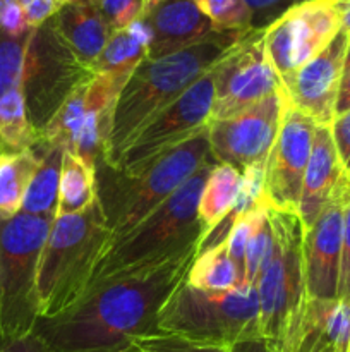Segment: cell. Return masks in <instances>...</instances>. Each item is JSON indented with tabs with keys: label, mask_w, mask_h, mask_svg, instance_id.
I'll use <instances>...</instances> for the list:
<instances>
[{
	"label": "cell",
	"mask_w": 350,
	"mask_h": 352,
	"mask_svg": "<svg viewBox=\"0 0 350 352\" xmlns=\"http://www.w3.org/2000/svg\"><path fill=\"white\" fill-rule=\"evenodd\" d=\"M54 220L0 217V349L30 336L40 320L38 267Z\"/></svg>",
	"instance_id": "8992f818"
},
{
	"label": "cell",
	"mask_w": 350,
	"mask_h": 352,
	"mask_svg": "<svg viewBox=\"0 0 350 352\" xmlns=\"http://www.w3.org/2000/svg\"><path fill=\"white\" fill-rule=\"evenodd\" d=\"M69 2H98V0H64V3Z\"/></svg>",
	"instance_id": "f6af8a7d"
},
{
	"label": "cell",
	"mask_w": 350,
	"mask_h": 352,
	"mask_svg": "<svg viewBox=\"0 0 350 352\" xmlns=\"http://www.w3.org/2000/svg\"><path fill=\"white\" fill-rule=\"evenodd\" d=\"M275 248V232L271 226L270 213H264L261 222L254 229L249 243H247L246 254H244V284H250L256 287L261 274L266 268Z\"/></svg>",
	"instance_id": "f1b7e54d"
},
{
	"label": "cell",
	"mask_w": 350,
	"mask_h": 352,
	"mask_svg": "<svg viewBox=\"0 0 350 352\" xmlns=\"http://www.w3.org/2000/svg\"><path fill=\"white\" fill-rule=\"evenodd\" d=\"M215 103L211 120L246 112L283 88L264 45V30H249L213 67Z\"/></svg>",
	"instance_id": "30bf717a"
},
{
	"label": "cell",
	"mask_w": 350,
	"mask_h": 352,
	"mask_svg": "<svg viewBox=\"0 0 350 352\" xmlns=\"http://www.w3.org/2000/svg\"><path fill=\"white\" fill-rule=\"evenodd\" d=\"M124 352H141V351L137 349L136 346H132V347H130V349H127V351H124Z\"/></svg>",
	"instance_id": "bcb514c9"
},
{
	"label": "cell",
	"mask_w": 350,
	"mask_h": 352,
	"mask_svg": "<svg viewBox=\"0 0 350 352\" xmlns=\"http://www.w3.org/2000/svg\"><path fill=\"white\" fill-rule=\"evenodd\" d=\"M349 177H343L338 188L316 222L304 230V277L307 299H338L340 256L343 236V196Z\"/></svg>",
	"instance_id": "9a60e30c"
},
{
	"label": "cell",
	"mask_w": 350,
	"mask_h": 352,
	"mask_svg": "<svg viewBox=\"0 0 350 352\" xmlns=\"http://www.w3.org/2000/svg\"><path fill=\"white\" fill-rule=\"evenodd\" d=\"M350 110V74L343 76L342 82H340L338 96H336L335 105V117L342 116V113Z\"/></svg>",
	"instance_id": "ab89813d"
},
{
	"label": "cell",
	"mask_w": 350,
	"mask_h": 352,
	"mask_svg": "<svg viewBox=\"0 0 350 352\" xmlns=\"http://www.w3.org/2000/svg\"><path fill=\"white\" fill-rule=\"evenodd\" d=\"M331 136L345 172L350 170V110L336 116L331 122Z\"/></svg>",
	"instance_id": "d590c367"
},
{
	"label": "cell",
	"mask_w": 350,
	"mask_h": 352,
	"mask_svg": "<svg viewBox=\"0 0 350 352\" xmlns=\"http://www.w3.org/2000/svg\"><path fill=\"white\" fill-rule=\"evenodd\" d=\"M185 282L199 291L211 292H223L237 287L240 284L239 270L230 258L226 241L196 254Z\"/></svg>",
	"instance_id": "4316f807"
},
{
	"label": "cell",
	"mask_w": 350,
	"mask_h": 352,
	"mask_svg": "<svg viewBox=\"0 0 350 352\" xmlns=\"http://www.w3.org/2000/svg\"><path fill=\"white\" fill-rule=\"evenodd\" d=\"M134 346L141 352H229V347L192 342L165 332L139 337L134 340Z\"/></svg>",
	"instance_id": "4dcf8cb0"
},
{
	"label": "cell",
	"mask_w": 350,
	"mask_h": 352,
	"mask_svg": "<svg viewBox=\"0 0 350 352\" xmlns=\"http://www.w3.org/2000/svg\"><path fill=\"white\" fill-rule=\"evenodd\" d=\"M247 31H215L180 52L160 58H144L117 98L112 131L102 162L115 167L134 136L211 71Z\"/></svg>",
	"instance_id": "7a4b0ae2"
},
{
	"label": "cell",
	"mask_w": 350,
	"mask_h": 352,
	"mask_svg": "<svg viewBox=\"0 0 350 352\" xmlns=\"http://www.w3.org/2000/svg\"><path fill=\"white\" fill-rule=\"evenodd\" d=\"M98 199L96 170L78 155L64 151L58 186L57 217L74 215L88 210Z\"/></svg>",
	"instance_id": "d4e9b609"
},
{
	"label": "cell",
	"mask_w": 350,
	"mask_h": 352,
	"mask_svg": "<svg viewBox=\"0 0 350 352\" xmlns=\"http://www.w3.org/2000/svg\"><path fill=\"white\" fill-rule=\"evenodd\" d=\"M229 352H283L280 346L273 340L263 336L244 339L229 347Z\"/></svg>",
	"instance_id": "74e56055"
},
{
	"label": "cell",
	"mask_w": 350,
	"mask_h": 352,
	"mask_svg": "<svg viewBox=\"0 0 350 352\" xmlns=\"http://www.w3.org/2000/svg\"><path fill=\"white\" fill-rule=\"evenodd\" d=\"M215 158L209 148L208 126L199 133L130 172H119L98 162V199L112 230V243L129 234L165 199L182 188L199 167ZM110 243V244H112Z\"/></svg>",
	"instance_id": "3957f363"
},
{
	"label": "cell",
	"mask_w": 350,
	"mask_h": 352,
	"mask_svg": "<svg viewBox=\"0 0 350 352\" xmlns=\"http://www.w3.org/2000/svg\"><path fill=\"white\" fill-rule=\"evenodd\" d=\"M349 36V33L340 30L316 57L283 82L290 105L311 117L318 126H331L335 119Z\"/></svg>",
	"instance_id": "2e32d148"
},
{
	"label": "cell",
	"mask_w": 350,
	"mask_h": 352,
	"mask_svg": "<svg viewBox=\"0 0 350 352\" xmlns=\"http://www.w3.org/2000/svg\"><path fill=\"white\" fill-rule=\"evenodd\" d=\"M218 164L209 158L196 174L129 234L113 241L93 272L89 287L117 275L136 274L199 248L205 227L198 217L199 196L209 172Z\"/></svg>",
	"instance_id": "277c9868"
},
{
	"label": "cell",
	"mask_w": 350,
	"mask_h": 352,
	"mask_svg": "<svg viewBox=\"0 0 350 352\" xmlns=\"http://www.w3.org/2000/svg\"><path fill=\"white\" fill-rule=\"evenodd\" d=\"M345 175L347 172L340 162L333 141L331 127L316 126L311 157L305 168L301 201H299V219L304 230H307L316 222Z\"/></svg>",
	"instance_id": "d6986e66"
},
{
	"label": "cell",
	"mask_w": 350,
	"mask_h": 352,
	"mask_svg": "<svg viewBox=\"0 0 350 352\" xmlns=\"http://www.w3.org/2000/svg\"><path fill=\"white\" fill-rule=\"evenodd\" d=\"M160 2H163V0H143L144 12H146V10H150L151 7H154V6H156V3H160Z\"/></svg>",
	"instance_id": "7bdbcfd3"
},
{
	"label": "cell",
	"mask_w": 350,
	"mask_h": 352,
	"mask_svg": "<svg viewBox=\"0 0 350 352\" xmlns=\"http://www.w3.org/2000/svg\"><path fill=\"white\" fill-rule=\"evenodd\" d=\"M342 30L336 0H305L264 30V45L281 82L319 54Z\"/></svg>",
	"instance_id": "8fae6325"
},
{
	"label": "cell",
	"mask_w": 350,
	"mask_h": 352,
	"mask_svg": "<svg viewBox=\"0 0 350 352\" xmlns=\"http://www.w3.org/2000/svg\"><path fill=\"white\" fill-rule=\"evenodd\" d=\"M40 165L36 146L21 151H0V217L9 219L21 212L24 195Z\"/></svg>",
	"instance_id": "603a6c76"
},
{
	"label": "cell",
	"mask_w": 350,
	"mask_h": 352,
	"mask_svg": "<svg viewBox=\"0 0 350 352\" xmlns=\"http://www.w3.org/2000/svg\"><path fill=\"white\" fill-rule=\"evenodd\" d=\"M57 2H58V3H64V0H57Z\"/></svg>",
	"instance_id": "c3c4849f"
},
{
	"label": "cell",
	"mask_w": 350,
	"mask_h": 352,
	"mask_svg": "<svg viewBox=\"0 0 350 352\" xmlns=\"http://www.w3.org/2000/svg\"><path fill=\"white\" fill-rule=\"evenodd\" d=\"M0 352H47L43 340L38 337V333L31 332L30 336L23 337V339L16 340V342L9 344V346L2 347Z\"/></svg>",
	"instance_id": "f35d334b"
},
{
	"label": "cell",
	"mask_w": 350,
	"mask_h": 352,
	"mask_svg": "<svg viewBox=\"0 0 350 352\" xmlns=\"http://www.w3.org/2000/svg\"><path fill=\"white\" fill-rule=\"evenodd\" d=\"M19 6L26 17L27 26L36 30L57 14L62 3H58L57 0H19Z\"/></svg>",
	"instance_id": "e575fe53"
},
{
	"label": "cell",
	"mask_w": 350,
	"mask_h": 352,
	"mask_svg": "<svg viewBox=\"0 0 350 352\" xmlns=\"http://www.w3.org/2000/svg\"><path fill=\"white\" fill-rule=\"evenodd\" d=\"M215 103V76L213 69L191 86L177 102L158 113L146 124L117 162L115 170L130 172L161 151L182 143L206 127L211 120Z\"/></svg>",
	"instance_id": "7c38bea8"
},
{
	"label": "cell",
	"mask_w": 350,
	"mask_h": 352,
	"mask_svg": "<svg viewBox=\"0 0 350 352\" xmlns=\"http://www.w3.org/2000/svg\"><path fill=\"white\" fill-rule=\"evenodd\" d=\"M34 146L40 150V165L31 179L27 191L24 195L21 212L27 215L43 217V219H57L58 206V186H60L62 160L64 150L54 144H48L38 138Z\"/></svg>",
	"instance_id": "7402d4cb"
},
{
	"label": "cell",
	"mask_w": 350,
	"mask_h": 352,
	"mask_svg": "<svg viewBox=\"0 0 350 352\" xmlns=\"http://www.w3.org/2000/svg\"><path fill=\"white\" fill-rule=\"evenodd\" d=\"M12 2H17V0H0V12H2L7 6H10Z\"/></svg>",
	"instance_id": "ee69618b"
},
{
	"label": "cell",
	"mask_w": 350,
	"mask_h": 352,
	"mask_svg": "<svg viewBox=\"0 0 350 352\" xmlns=\"http://www.w3.org/2000/svg\"><path fill=\"white\" fill-rule=\"evenodd\" d=\"M156 325L160 332L220 347L257 337L261 332L256 287L239 284L230 291L211 292L182 282L158 313Z\"/></svg>",
	"instance_id": "52a82bcc"
},
{
	"label": "cell",
	"mask_w": 350,
	"mask_h": 352,
	"mask_svg": "<svg viewBox=\"0 0 350 352\" xmlns=\"http://www.w3.org/2000/svg\"><path fill=\"white\" fill-rule=\"evenodd\" d=\"M305 0H246L253 16V30H266L283 12Z\"/></svg>",
	"instance_id": "836d02e7"
},
{
	"label": "cell",
	"mask_w": 350,
	"mask_h": 352,
	"mask_svg": "<svg viewBox=\"0 0 350 352\" xmlns=\"http://www.w3.org/2000/svg\"><path fill=\"white\" fill-rule=\"evenodd\" d=\"M31 31L24 36H9L0 31V98L23 89L24 58Z\"/></svg>",
	"instance_id": "83f0119b"
},
{
	"label": "cell",
	"mask_w": 350,
	"mask_h": 352,
	"mask_svg": "<svg viewBox=\"0 0 350 352\" xmlns=\"http://www.w3.org/2000/svg\"><path fill=\"white\" fill-rule=\"evenodd\" d=\"M347 74H350V36H349V43H347L345 60H343V76Z\"/></svg>",
	"instance_id": "b9f144b4"
},
{
	"label": "cell",
	"mask_w": 350,
	"mask_h": 352,
	"mask_svg": "<svg viewBox=\"0 0 350 352\" xmlns=\"http://www.w3.org/2000/svg\"><path fill=\"white\" fill-rule=\"evenodd\" d=\"M338 299L350 302V182L343 196V236L342 256H340Z\"/></svg>",
	"instance_id": "d6a6232c"
},
{
	"label": "cell",
	"mask_w": 350,
	"mask_h": 352,
	"mask_svg": "<svg viewBox=\"0 0 350 352\" xmlns=\"http://www.w3.org/2000/svg\"><path fill=\"white\" fill-rule=\"evenodd\" d=\"M336 9L340 14L342 30L350 34V0H336Z\"/></svg>",
	"instance_id": "60d3db41"
},
{
	"label": "cell",
	"mask_w": 350,
	"mask_h": 352,
	"mask_svg": "<svg viewBox=\"0 0 350 352\" xmlns=\"http://www.w3.org/2000/svg\"><path fill=\"white\" fill-rule=\"evenodd\" d=\"M211 21L216 31H246L253 28V16L246 0H192Z\"/></svg>",
	"instance_id": "f546056e"
},
{
	"label": "cell",
	"mask_w": 350,
	"mask_h": 352,
	"mask_svg": "<svg viewBox=\"0 0 350 352\" xmlns=\"http://www.w3.org/2000/svg\"><path fill=\"white\" fill-rule=\"evenodd\" d=\"M0 31L9 34V36H24V34L31 31V28L26 23V17H24L23 9L19 6V0L7 6L0 12Z\"/></svg>",
	"instance_id": "8d00e7d4"
},
{
	"label": "cell",
	"mask_w": 350,
	"mask_h": 352,
	"mask_svg": "<svg viewBox=\"0 0 350 352\" xmlns=\"http://www.w3.org/2000/svg\"><path fill=\"white\" fill-rule=\"evenodd\" d=\"M96 6L112 31L132 26L144 12L143 0H98Z\"/></svg>",
	"instance_id": "1f68e13d"
},
{
	"label": "cell",
	"mask_w": 350,
	"mask_h": 352,
	"mask_svg": "<svg viewBox=\"0 0 350 352\" xmlns=\"http://www.w3.org/2000/svg\"><path fill=\"white\" fill-rule=\"evenodd\" d=\"M93 76L82 81L58 107V110L48 120L47 126L38 133V138L41 141L62 148L67 153H74L82 124H84L86 96H88V88Z\"/></svg>",
	"instance_id": "484cf974"
},
{
	"label": "cell",
	"mask_w": 350,
	"mask_h": 352,
	"mask_svg": "<svg viewBox=\"0 0 350 352\" xmlns=\"http://www.w3.org/2000/svg\"><path fill=\"white\" fill-rule=\"evenodd\" d=\"M141 21L150 33L148 58L180 52L216 31L192 0H163L143 12Z\"/></svg>",
	"instance_id": "e0dca14e"
},
{
	"label": "cell",
	"mask_w": 350,
	"mask_h": 352,
	"mask_svg": "<svg viewBox=\"0 0 350 352\" xmlns=\"http://www.w3.org/2000/svg\"><path fill=\"white\" fill-rule=\"evenodd\" d=\"M350 302L307 299L285 352H349Z\"/></svg>",
	"instance_id": "ac0fdd59"
},
{
	"label": "cell",
	"mask_w": 350,
	"mask_h": 352,
	"mask_svg": "<svg viewBox=\"0 0 350 352\" xmlns=\"http://www.w3.org/2000/svg\"><path fill=\"white\" fill-rule=\"evenodd\" d=\"M285 105L287 93L281 88L239 116L209 120V148L216 162L232 165L239 172L253 165H266L280 131Z\"/></svg>",
	"instance_id": "4fadbf2b"
},
{
	"label": "cell",
	"mask_w": 350,
	"mask_h": 352,
	"mask_svg": "<svg viewBox=\"0 0 350 352\" xmlns=\"http://www.w3.org/2000/svg\"><path fill=\"white\" fill-rule=\"evenodd\" d=\"M54 24L69 50L89 69L113 33L96 2L62 3Z\"/></svg>",
	"instance_id": "ffe728a7"
},
{
	"label": "cell",
	"mask_w": 350,
	"mask_h": 352,
	"mask_svg": "<svg viewBox=\"0 0 350 352\" xmlns=\"http://www.w3.org/2000/svg\"><path fill=\"white\" fill-rule=\"evenodd\" d=\"M275 232V248L256 284L259 299V332L287 351L299 325L305 301L304 227L297 213L268 206Z\"/></svg>",
	"instance_id": "ba28073f"
},
{
	"label": "cell",
	"mask_w": 350,
	"mask_h": 352,
	"mask_svg": "<svg viewBox=\"0 0 350 352\" xmlns=\"http://www.w3.org/2000/svg\"><path fill=\"white\" fill-rule=\"evenodd\" d=\"M240 184H242V172L232 165L216 164L211 168L198 205V217L205 227V234H208L229 215L239 196Z\"/></svg>",
	"instance_id": "cb8c5ba5"
},
{
	"label": "cell",
	"mask_w": 350,
	"mask_h": 352,
	"mask_svg": "<svg viewBox=\"0 0 350 352\" xmlns=\"http://www.w3.org/2000/svg\"><path fill=\"white\" fill-rule=\"evenodd\" d=\"M318 124L287 98L277 141L264 168V201L270 208L297 213L305 168Z\"/></svg>",
	"instance_id": "5bb4252c"
},
{
	"label": "cell",
	"mask_w": 350,
	"mask_h": 352,
	"mask_svg": "<svg viewBox=\"0 0 350 352\" xmlns=\"http://www.w3.org/2000/svg\"><path fill=\"white\" fill-rule=\"evenodd\" d=\"M110 243L112 230L100 199L84 212L54 220L38 267L40 318L67 311L86 294Z\"/></svg>",
	"instance_id": "5b68a950"
},
{
	"label": "cell",
	"mask_w": 350,
	"mask_h": 352,
	"mask_svg": "<svg viewBox=\"0 0 350 352\" xmlns=\"http://www.w3.org/2000/svg\"><path fill=\"white\" fill-rule=\"evenodd\" d=\"M148 45L150 33L141 19L126 30L113 31L102 54L93 62L91 71L126 86L137 65L148 58Z\"/></svg>",
	"instance_id": "44dd1931"
},
{
	"label": "cell",
	"mask_w": 350,
	"mask_h": 352,
	"mask_svg": "<svg viewBox=\"0 0 350 352\" xmlns=\"http://www.w3.org/2000/svg\"><path fill=\"white\" fill-rule=\"evenodd\" d=\"M198 248L136 274L91 285L72 308L38 320L34 332L47 352H124L158 333V313L185 282Z\"/></svg>",
	"instance_id": "6da1fadb"
},
{
	"label": "cell",
	"mask_w": 350,
	"mask_h": 352,
	"mask_svg": "<svg viewBox=\"0 0 350 352\" xmlns=\"http://www.w3.org/2000/svg\"><path fill=\"white\" fill-rule=\"evenodd\" d=\"M0 151H2V148H0Z\"/></svg>",
	"instance_id": "681fc988"
},
{
	"label": "cell",
	"mask_w": 350,
	"mask_h": 352,
	"mask_svg": "<svg viewBox=\"0 0 350 352\" xmlns=\"http://www.w3.org/2000/svg\"><path fill=\"white\" fill-rule=\"evenodd\" d=\"M93 74L69 50L54 17L31 31L24 58L23 91L33 129L40 133L65 98Z\"/></svg>",
	"instance_id": "9c48e42d"
},
{
	"label": "cell",
	"mask_w": 350,
	"mask_h": 352,
	"mask_svg": "<svg viewBox=\"0 0 350 352\" xmlns=\"http://www.w3.org/2000/svg\"><path fill=\"white\" fill-rule=\"evenodd\" d=\"M349 352H350V347H349Z\"/></svg>",
	"instance_id": "f907efd6"
},
{
	"label": "cell",
	"mask_w": 350,
	"mask_h": 352,
	"mask_svg": "<svg viewBox=\"0 0 350 352\" xmlns=\"http://www.w3.org/2000/svg\"><path fill=\"white\" fill-rule=\"evenodd\" d=\"M347 177H349V182H350V170L347 172Z\"/></svg>",
	"instance_id": "7dc6e473"
}]
</instances>
